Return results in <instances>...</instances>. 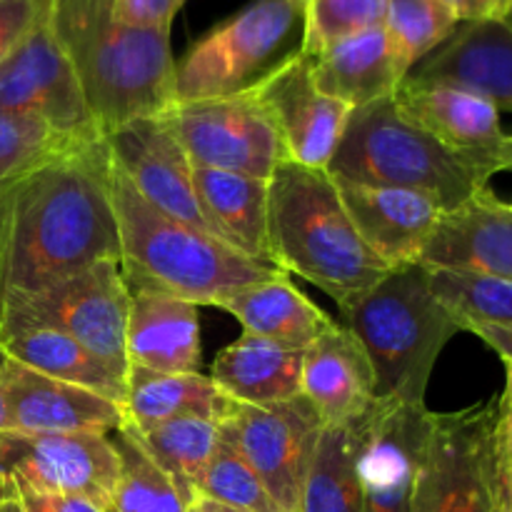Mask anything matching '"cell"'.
<instances>
[{
    "label": "cell",
    "mask_w": 512,
    "mask_h": 512,
    "mask_svg": "<svg viewBox=\"0 0 512 512\" xmlns=\"http://www.w3.org/2000/svg\"><path fill=\"white\" fill-rule=\"evenodd\" d=\"M20 503H23L25 512H55L53 503H50L48 495L33 493V490H20L18 493Z\"/></svg>",
    "instance_id": "f6af8a7d"
},
{
    "label": "cell",
    "mask_w": 512,
    "mask_h": 512,
    "mask_svg": "<svg viewBox=\"0 0 512 512\" xmlns=\"http://www.w3.org/2000/svg\"><path fill=\"white\" fill-rule=\"evenodd\" d=\"M123 428L140 445V450L173 480L185 503H193L195 485L218 448V423L203 418H178L148 428H133L125 423Z\"/></svg>",
    "instance_id": "4dcf8cb0"
},
{
    "label": "cell",
    "mask_w": 512,
    "mask_h": 512,
    "mask_svg": "<svg viewBox=\"0 0 512 512\" xmlns=\"http://www.w3.org/2000/svg\"><path fill=\"white\" fill-rule=\"evenodd\" d=\"M338 310L340 325L360 340L373 365L378 403L425 405L440 353L463 330L433 293L430 270L420 263L393 268Z\"/></svg>",
    "instance_id": "5b68a950"
},
{
    "label": "cell",
    "mask_w": 512,
    "mask_h": 512,
    "mask_svg": "<svg viewBox=\"0 0 512 512\" xmlns=\"http://www.w3.org/2000/svg\"><path fill=\"white\" fill-rule=\"evenodd\" d=\"M193 188L215 238L255 263L273 265L268 240V180L228 170L193 168Z\"/></svg>",
    "instance_id": "cb8c5ba5"
},
{
    "label": "cell",
    "mask_w": 512,
    "mask_h": 512,
    "mask_svg": "<svg viewBox=\"0 0 512 512\" xmlns=\"http://www.w3.org/2000/svg\"><path fill=\"white\" fill-rule=\"evenodd\" d=\"M125 385V423L133 428H148L178 418L220 423L233 405V400L215 388L210 375L203 373H158L130 365Z\"/></svg>",
    "instance_id": "83f0119b"
},
{
    "label": "cell",
    "mask_w": 512,
    "mask_h": 512,
    "mask_svg": "<svg viewBox=\"0 0 512 512\" xmlns=\"http://www.w3.org/2000/svg\"><path fill=\"white\" fill-rule=\"evenodd\" d=\"M495 498L500 512H512V460L498 458L495 463Z\"/></svg>",
    "instance_id": "7bdbcfd3"
},
{
    "label": "cell",
    "mask_w": 512,
    "mask_h": 512,
    "mask_svg": "<svg viewBox=\"0 0 512 512\" xmlns=\"http://www.w3.org/2000/svg\"><path fill=\"white\" fill-rule=\"evenodd\" d=\"M125 425L120 403L48 378L18 360L0 370V433L110 435Z\"/></svg>",
    "instance_id": "5bb4252c"
},
{
    "label": "cell",
    "mask_w": 512,
    "mask_h": 512,
    "mask_svg": "<svg viewBox=\"0 0 512 512\" xmlns=\"http://www.w3.org/2000/svg\"><path fill=\"white\" fill-rule=\"evenodd\" d=\"M388 0H308L303 5L300 53L318 58L340 40L383 28Z\"/></svg>",
    "instance_id": "e575fe53"
},
{
    "label": "cell",
    "mask_w": 512,
    "mask_h": 512,
    "mask_svg": "<svg viewBox=\"0 0 512 512\" xmlns=\"http://www.w3.org/2000/svg\"><path fill=\"white\" fill-rule=\"evenodd\" d=\"M55 512H103L95 503L80 495H48Z\"/></svg>",
    "instance_id": "ee69618b"
},
{
    "label": "cell",
    "mask_w": 512,
    "mask_h": 512,
    "mask_svg": "<svg viewBox=\"0 0 512 512\" xmlns=\"http://www.w3.org/2000/svg\"><path fill=\"white\" fill-rule=\"evenodd\" d=\"M70 148L78 145L60 138L40 120L0 113V188H10L30 170Z\"/></svg>",
    "instance_id": "8d00e7d4"
},
{
    "label": "cell",
    "mask_w": 512,
    "mask_h": 512,
    "mask_svg": "<svg viewBox=\"0 0 512 512\" xmlns=\"http://www.w3.org/2000/svg\"><path fill=\"white\" fill-rule=\"evenodd\" d=\"M108 438L118 453L120 473L105 512H188V503L173 480L140 450L128 430L120 428Z\"/></svg>",
    "instance_id": "1f68e13d"
},
{
    "label": "cell",
    "mask_w": 512,
    "mask_h": 512,
    "mask_svg": "<svg viewBox=\"0 0 512 512\" xmlns=\"http://www.w3.org/2000/svg\"><path fill=\"white\" fill-rule=\"evenodd\" d=\"M458 25L453 10L440 0H388L383 28L408 78L410 70L438 50Z\"/></svg>",
    "instance_id": "d6a6232c"
},
{
    "label": "cell",
    "mask_w": 512,
    "mask_h": 512,
    "mask_svg": "<svg viewBox=\"0 0 512 512\" xmlns=\"http://www.w3.org/2000/svg\"><path fill=\"white\" fill-rule=\"evenodd\" d=\"M305 350L243 333L210 365L215 388L240 405H273L303 395Z\"/></svg>",
    "instance_id": "d4e9b609"
},
{
    "label": "cell",
    "mask_w": 512,
    "mask_h": 512,
    "mask_svg": "<svg viewBox=\"0 0 512 512\" xmlns=\"http://www.w3.org/2000/svg\"><path fill=\"white\" fill-rule=\"evenodd\" d=\"M198 495L245 512H280L258 473L223 435H220L218 448H215L213 458L208 460L198 485H195V498Z\"/></svg>",
    "instance_id": "d590c367"
},
{
    "label": "cell",
    "mask_w": 512,
    "mask_h": 512,
    "mask_svg": "<svg viewBox=\"0 0 512 512\" xmlns=\"http://www.w3.org/2000/svg\"><path fill=\"white\" fill-rule=\"evenodd\" d=\"M220 435L238 448L280 512H298L325 423L305 395L273 405H230Z\"/></svg>",
    "instance_id": "7c38bea8"
},
{
    "label": "cell",
    "mask_w": 512,
    "mask_h": 512,
    "mask_svg": "<svg viewBox=\"0 0 512 512\" xmlns=\"http://www.w3.org/2000/svg\"><path fill=\"white\" fill-rule=\"evenodd\" d=\"M5 360H8V355H5V350H3V348H0V370H3Z\"/></svg>",
    "instance_id": "f907efd6"
},
{
    "label": "cell",
    "mask_w": 512,
    "mask_h": 512,
    "mask_svg": "<svg viewBox=\"0 0 512 512\" xmlns=\"http://www.w3.org/2000/svg\"><path fill=\"white\" fill-rule=\"evenodd\" d=\"M128 365L158 373H200L198 305L163 290H130Z\"/></svg>",
    "instance_id": "603a6c76"
},
{
    "label": "cell",
    "mask_w": 512,
    "mask_h": 512,
    "mask_svg": "<svg viewBox=\"0 0 512 512\" xmlns=\"http://www.w3.org/2000/svg\"><path fill=\"white\" fill-rule=\"evenodd\" d=\"M0 113L40 120L73 145L105 138L48 18L0 63Z\"/></svg>",
    "instance_id": "4fadbf2b"
},
{
    "label": "cell",
    "mask_w": 512,
    "mask_h": 512,
    "mask_svg": "<svg viewBox=\"0 0 512 512\" xmlns=\"http://www.w3.org/2000/svg\"><path fill=\"white\" fill-rule=\"evenodd\" d=\"M188 512H245V510H238V508H230V505H223V503H215V500L210 498H195L193 503L188 505Z\"/></svg>",
    "instance_id": "bcb514c9"
},
{
    "label": "cell",
    "mask_w": 512,
    "mask_h": 512,
    "mask_svg": "<svg viewBox=\"0 0 512 512\" xmlns=\"http://www.w3.org/2000/svg\"><path fill=\"white\" fill-rule=\"evenodd\" d=\"M110 160L153 208L168 218L215 235L193 188V163L175 138L168 110L135 118L105 135Z\"/></svg>",
    "instance_id": "9a60e30c"
},
{
    "label": "cell",
    "mask_w": 512,
    "mask_h": 512,
    "mask_svg": "<svg viewBox=\"0 0 512 512\" xmlns=\"http://www.w3.org/2000/svg\"><path fill=\"white\" fill-rule=\"evenodd\" d=\"M498 170H500V173H503V170H510V173H512V135H508V138H505L503 148H500Z\"/></svg>",
    "instance_id": "7dc6e473"
},
{
    "label": "cell",
    "mask_w": 512,
    "mask_h": 512,
    "mask_svg": "<svg viewBox=\"0 0 512 512\" xmlns=\"http://www.w3.org/2000/svg\"><path fill=\"white\" fill-rule=\"evenodd\" d=\"M0 348L5 350L8 358L28 365L48 378L93 390L113 403H125L128 385H125L123 375L115 373L105 360L90 353L78 340L68 338L58 330H10V333L0 335Z\"/></svg>",
    "instance_id": "f1b7e54d"
},
{
    "label": "cell",
    "mask_w": 512,
    "mask_h": 512,
    "mask_svg": "<svg viewBox=\"0 0 512 512\" xmlns=\"http://www.w3.org/2000/svg\"><path fill=\"white\" fill-rule=\"evenodd\" d=\"M303 8L293 0H253L195 40L175 63V103L245 93L283 58Z\"/></svg>",
    "instance_id": "52a82bcc"
},
{
    "label": "cell",
    "mask_w": 512,
    "mask_h": 512,
    "mask_svg": "<svg viewBox=\"0 0 512 512\" xmlns=\"http://www.w3.org/2000/svg\"><path fill=\"white\" fill-rule=\"evenodd\" d=\"M293 3H295V5H300V8H303V5L308 3V0H293Z\"/></svg>",
    "instance_id": "816d5d0a"
},
{
    "label": "cell",
    "mask_w": 512,
    "mask_h": 512,
    "mask_svg": "<svg viewBox=\"0 0 512 512\" xmlns=\"http://www.w3.org/2000/svg\"><path fill=\"white\" fill-rule=\"evenodd\" d=\"M5 198H8V188H0V233H3V213H5Z\"/></svg>",
    "instance_id": "681fc988"
},
{
    "label": "cell",
    "mask_w": 512,
    "mask_h": 512,
    "mask_svg": "<svg viewBox=\"0 0 512 512\" xmlns=\"http://www.w3.org/2000/svg\"><path fill=\"white\" fill-rule=\"evenodd\" d=\"M185 0H113V15L133 28L170 30Z\"/></svg>",
    "instance_id": "f35d334b"
},
{
    "label": "cell",
    "mask_w": 512,
    "mask_h": 512,
    "mask_svg": "<svg viewBox=\"0 0 512 512\" xmlns=\"http://www.w3.org/2000/svg\"><path fill=\"white\" fill-rule=\"evenodd\" d=\"M303 395L325 425H348L378 408L373 365L360 340L340 323L305 350Z\"/></svg>",
    "instance_id": "7402d4cb"
},
{
    "label": "cell",
    "mask_w": 512,
    "mask_h": 512,
    "mask_svg": "<svg viewBox=\"0 0 512 512\" xmlns=\"http://www.w3.org/2000/svg\"><path fill=\"white\" fill-rule=\"evenodd\" d=\"M395 103L413 123L465 158L500 173L498 155L508 133L500 125V110L490 100L453 85L408 83L395 93Z\"/></svg>",
    "instance_id": "44dd1931"
},
{
    "label": "cell",
    "mask_w": 512,
    "mask_h": 512,
    "mask_svg": "<svg viewBox=\"0 0 512 512\" xmlns=\"http://www.w3.org/2000/svg\"><path fill=\"white\" fill-rule=\"evenodd\" d=\"M468 333L493 348L503 363H512V325H470Z\"/></svg>",
    "instance_id": "b9f144b4"
},
{
    "label": "cell",
    "mask_w": 512,
    "mask_h": 512,
    "mask_svg": "<svg viewBox=\"0 0 512 512\" xmlns=\"http://www.w3.org/2000/svg\"><path fill=\"white\" fill-rule=\"evenodd\" d=\"M360 238L390 268L418 263L445 210L415 190L333 178Z\"/></svg>",
    "instance_id": "d6986e66"
},
{
    "label": "cell",
    "mask_w": 512,
    "mask_h": 512,
    "mask_svg": "<svg viewBox=\"0 0 512 512\" xmlns=\"http://www.w3.org/2000/svg\"><path fill=\"white\" fill-rule=\"evenodd\" d=\"M498 398L433 413L410 512H500L495 498Z\"/></svg>",
    "instance_id": "9c48e42d"
},
{
    "label": "cell",
    "mask_w": 512,
    "mask_h": 512,
    "mask_svg": "<svg viewBox=\"0 0 512 512\" xmlns=\"http://www.w3.org/2000/svg\"><path fill=\"white\" fill-rule=\"evenodd\" d=\"M120 460L108 435L0 433V500L20 490L80 495L110 508Z\"/></svg>",
    "instance_id": "8fae6325"
},
{
    "label": "cell",
    "mask_w": 512,
    "mask_h": 512,
    "mask_svg": "<svg viewBox=\"0 0 512 512\" xmlns=\"http://www.w3.org/2000/svg\"><path fill=\"white\" fill-rule=\"evenodd\" d=\"M373 413L348 425H325L300 493L298 512H363L358 458Z\"/></svg>",
    "instance_id": "f546056e"
},
{
    "label": "cell",
    "mask_w": 512,
    "mask_h": 512,
    "mask_svg": "<svg viewBox=\"0 0 512 512\" xmlns=\"http://www.w3.org/2000/svg\"><path fill=\"white\" fill-rule=\"evenodd\" d=\"M428 270L433 293L458 318L463 330L470 325H512V280L458 270Z\"/></svg>",
    "instance_id": "836d02e7"
},
{
    "label": "cell",
    "mask_w": 512,
    "mask_h": 512,
    "mask_svg": "<svg viewBox=\"0 0 512 512\" xmlns=\"http://www.w3.org/2000/svg\"><path fill=\"white\" fill-rule=\"evenodd\" d=\"M425 268L512 280V203L483 188L443 213L418 260Z\"/></svg>",
    "instance_id": "ffe728a7"
},
{
    "label": "cell",
    "mask_w": 512,
    "mask_h": 512,
    "mask_svg": "<svg viewBox=\"0 0 512 512\" xmlns=\"http://www.w3.org/2000/svg\"><path fill=\"white\" fill-rule=\"evenodd\" d=\"M505 365V388L498 398L495 413V455L500 460H512V363Z\"/></svg>",
    "instance_id": "ab89813d"
},
{
    "label": "cell",
    "mask_w": 512,
    "mask_h": 512,
    "mask_svg": "<svg viewBox=\"0 0 512 512\" xmlns=\"http://www.w3.org/2000/svg\"><path fill=\"white\" fill-rule=\"evenodd\" d=\"M48 23L103 135L175 105L170 30L120 23L113 0H50Z\"/></svg>",
    "instance_id": "7a4b0ae2"
},
{
    "label": "cell",
    "mask_w": 512,
    "mask_h": 512,
    "mask_svg": "<svg viewBox=\"0 0 512 512\" xmlns=\"http://www.w3.org/2000/svg\"><path fill=\"white\" fill-rule=\"evenodd\" d=\"M310 73L320 93L350 105L353 110L390 98L405 80L385 28L365 30L340 40L313 58Z\"/></svg>",
    "instance_id": "484cf974"
},
{
    "label": "cell",
    "mask_w": 512,
    "mask_h": 512,
    "mask_svg": "<svg viewBox=\"0 0 512 512\" xmlns=\"http://www.w3.org/2000/svg\"><path fill=\"white\" fill-rule=\"evenodd\" d=\"M430 425L425 405L378 403L358 458L363 512H410Z\"/></svg>",
    "instance_id": "e0dca14e"
},
{
    "label": "cell",
    "mask_w": 512,
    "mask_h": 512,
    "mask_svg": "<svg viewBox=\"0 0 512 512\" xmlns=\"http://www.w3.org/2000/svg\"><path fill=\"white\" fill-rule=\"evenodd\" d=\"M105 138L45 160L8 188L0 303L50 288L100 260L120 263Z\"/></svg>",
    "instance_id": "6da1fadb"
},
{
    "label": "cell",
    "mask_w": 512,
    "mask_h": 512,
    "mask_svg": "<svg viewBox=\"0 0 512 512\" xmlns=\"http://www.w3.org/2000/svg\"><path fill=\"white\" fill-rule=\"evenodd\" d=\"M310 65L313 58L295 50L250 90L268 110L288 158L308 168L328 170L353 108L320 93Z\"/></svg>",
    "instance_id": "2e32d148"
},
{
    "label": "cell",
    "mask_w": 512,
    "mask_h": 512,
    "mask_svg": "<svg viewBox=\"0 0 512 512\" xmlns=\"http://www.w3.org/2000/svg\"><path fill=\"white\" fill-rule=\"evenodd\" d=\"M510 20H512V13H510Z\"/></svg>",
    "instance_id": "f5cc1de1"
},
{
    "label": "cell",
    "mask_w": 512,
    "mask_h": 512,
    "mask_svg": "<svg viewBox=\"0 0 512 512\" xmlns=\"http://www.w3.org/2000/svg\"><path fill=\"white\" fill-rule=\"evenodd\" d=\"M455 13L460 23H478V20L510 18L512 0H440Z\"/></svg>",
    "instance_id": "60d3db41"
},
{
    "label": "cell",
    "mask_w": 512,
    "mask_h": 512,
    "mask_svg": "<svg viewBox=\"0 0 512 512\" xmlns=\"http://www.w3.org/2000/svg\"><path fill=\"white\" fill-rule=\"evenodd\" d=\"M168 120L193 168L270 180L275 168L290 160L278 128L253 90L175 103Z\"/></svg>",
    "instance_id": "30bf717a"
},
{
    "label": "cell",
    "mask_w": 512,
    "mask_h": 512,
    "mask_svg": "<svg viewBox=\"0 0 512 512\" xmlns=\"http://www.w3.org/2000/svg\"><path fill=\"white\" fill-rule=\"evenodd\" d=\"M130 290L118 260H100L50 288L0 303V335L10 330H58L128 378Z\"/></svg>",
    "instance_id": "ba28073f"
},
{
    "label": "cell",
    "mask_w": 512,
    "mask_h": 512,
    "mask_svg": "<svg viewBox=\"0 0 512 512\" xmlns=\"http://www.w3.org/2000/svg\"><path fill=\"white\" fill-rule=\"evenodd\" d=\"M408 83L453 85L512 113V20L460 23L438 50L408 73ZM403 80V83H405Z\"/></svg>",
    "instance_id": "ac0fdd59"
},
{
    "label": "cell",
    "mask_w": 512,
    "mask_h": 512,
    "mask_svg": "<svg viewBox=\"0 0 512 512\" xmlns=\"http://www.w3.org/2000/svg\"><path fill=\"white\" fill-rule=\"evenodd\" d=\"M50 0H0V63L48 18Z\"/></svg>",
    "instance_id": "74e56055"
},
{
    "label": "cell",
    "mask_w": 512,
    "mask_h": 512,
    "mask_svg": "<svg viewBox=\"0 0 512 512\" xmlns=\"http://www.w3.org/2000/svg\"><path fill=\"white\" fill-rule=\"evenodd\" d=\"M220 308L238 318L243 333L260 335L295 350H308L335 325V320L310 303L285 273L238 290Z\"/></svg>",
    "instance_id": "4316f807"
},
{
    "label": "cell",
    "mask_w": 512,
    "mask_h": 512,
    "mask_svg": "<svg viewBox=\"0 0 512 512\" xmlns=\"http://www.w3.org/2000/svg\"><path fill=\"white\" fill-rule=\"evenodd\" d=\"M108 190L120 230V270L128 290H163L195 305H220L283 270L255 263L215 235L168 218L110 160Z\"/></svg>",
    "instance_id": "277c9868"
},
{
    "label": "cell",
    "mask_w": 512,
    "mask_h": 512,
    "mask_svg": "<svg viewBox=\"0 0 512 512\" xmlns=\"http://www.w3.org/2000/svg\"><path fill=\"white\" fill-rule=\"evenodd\" d=\"M270 258L338 305L368 293L390 273L360 238L328 170L283 160L268 180Z\"/></svg>",
    "instance_id": "3957f363"
},
{
    "label": "cell",
    "mask_w": 512,
    "mask_h": 512,
    "mask_svg": "<svg viewBox=\"0 0 512 512\" xmlns=\"http://www.w3.org/2000/svg\"><path fill=\"white\" fill-rule=\"evenodd\" d=\"M0 512H25V508L23 503H20L18 495H15V498L0 500Z\"/></svg>",
    "instance_id": "c3c4849f"
},
{
    "label": "cell",
    "mask_w": 512,
    "mask_h": 512,
    "mask_svg": "<svg viewBox=\"0 0 512 512\" xmlns=\"http://www.w3.org/2000/svg\"><path fill=\"white\" fill-rule=\"evenodd\" d=\"M333 178L405 188L433 198L440 208H458L493 175L475 160L445 148L408 118L395 95L355 108L328 165Z\"/></svg>",
    "instance_id": "8992f818"
}]
</instances>
